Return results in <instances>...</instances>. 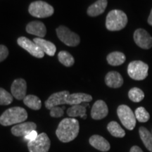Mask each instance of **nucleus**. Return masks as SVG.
<instances>
[{
	"label": "nucleus",
	"mask_w": 152,
	"mask_h": 152,
	"mask_svg": "<svg viewBox=\"0 0 152 152\" xmlns=\"http://www.w3.org/2000/svg\"><path fill=\"white\" fill-rule=\"evenodd\" d=\"M149 66L142 61H133L128 66V73L134 80H143L148 76Z\"/></svg>",
	"instance_id": "39448f33"
},
{
	"label": "nucleus",
	"mask_w": 152,
	"mask_h": 152,
	"mask_svg": "<svg viewBox=\"0 0 152 152\" xmlns=\"http://www.w3.org/2000/svg\"><path fill=\"white\" fill-rule=\"evenodd\" d=\"M147 21H148V23H149L151 26H152V9L151 10V12H150V14L149 16V18H148Z\"/></svg>",
	"instance_id": "72a5a7b5"
},
{
	"label": "nucleus",
	"mask_w": 152,
	"mask_h": 152,
	"mask_svg": "<svg viewBox=\"0 0 152 152\" xmlns=\"http://www.w3.org/2000/svg\"><path fill=\"white\" fill-rule=\"evenodd\" d=\"M64 109L59 106H54L50 109V115L53 118H60L64 115Z\"/></svg>",
	"instance_id": "c756f323"
},
{
	"label": "nucleus",
	"mask_w": 152,
	"mask_h": 152,
	"mask_svg": "<svg viewBox=\"0 0 152 152\" xmlns=\"http://www.w3.org/2000/svg\"><path fill=\"white\" fill-rule=\"evenodd\" d=\"M28 11L30 14L36 18H47L52 16L54 9L52 6L43 1H36L29 6Z\"/></svg>",
	"instance_id": "20e7f679"
},
{
	"label": "nucleus",
	"mask_w": 152,
	"mask_h": 152,
	"mask_svg": "<svg viewBox=\"0 0 152 152\" xmlns=\"http://www.w3.org/2000/svg\"><path fill=\"white\" fill-rule=\"evenodd\" d=\"M17 43L20 47L24 49L30 53L32 56L36 57V58H43L45 56V53L39 49L34 42L26 37H20L17 39Z\"/></svg>",
	"instance_id": "1a4fd4ad"
},
{
	"label": "nucleus",
	"mask_w": 152,
	"mask_h": 152,
	"mask_svg": "<svg viewBox=\"0 0 152 152\" xmlns=\"http://www.w3.org/2000/svg\"><path fill=\"white\" fill-rule=\"evenodd\" d=\"M58 58L61 64H62L66 67L72 66L75 63V59H74L73 56L66 51H61L58 53Z\"/></svg>",
	"instance_id": "a878e982"
},
{
	"label": "nucleus",
	"mask_w": 152,
	"mask_h": 152,
	"mask_svg": "<svg viewBox=\"0 0 152 152\" xmlns=\"http://www.w3.org/2000/svg\"><path fill=\"white\" fill-rule=\"evenodd\" d=\"M92 100V96L85 93H74L70 94L66 99V104L78 105L85 102H90Z\"/></svg>",
	"instance_id": "f3484780"
},
{
	"label": "nucleus",
	"mask_w": 152,
	"mask_h": 152,
	"mask_svg": "<svg viewBox=\"0 0 152 152\" xmlns=\"http://www.w3.org/2000/svg\"><path fill=\"white\" fill-rule=\"evenodd\" d=\"M89 142L93 147L101 151H108L111 148L109 142L103 137L94 134L90 138Z\"/></svg>",
	"instance_id": "a211bd4d"
},
{
	"label": "nucleus",
	"mask_w": 152,
	"mask_h": 152,
	"mask_svg": "<svg viewBox=\"0 0 152 152\" xmlns=\"http://www.w3.org/2000/svg\"><path fill=\"white\" fill-rule=\"evenodd\" d=\"M51 141L46 133L38 134L33 141L28 142V148L30 152H48L50 148Z\"/></svg>",
	"instance_id": "6e6552de"
},
{
	"label": "nucleus",
	"mask_w": 152,
	"mask_h": 152,
	"mask_svg": "<svg viewBox=\"0 0 152 152\" xmlns=\"http://www.w3.org/2000/svg\"><path fill=\"white\" fill-rule=\"evenodd\" d=\"M129 99L134 102H140L144 99V93L141 89L133 87L128 92Z\"/></svg>",
	"instance_id": "bb28decb"
},
{
	"label": "nucleus",
	"mask_w": 152,
	"mask_h": 152,
	"mask_svg": "<svg viewBox=\"0 0 152 152\" xmlns=\"http://www.w3.org/2000/svg\"><path fill=\"white\" fill-rule=\"evenodd\" d=\"M37 125L33 122H25L14 125L11 128V133L16 137H25L33 130H35Z\"/></svg>",
	"instance_id": "4468645a"
},
{
	"label": "nucleus",
	"mask_w": 152,
	"mask_h": 152,
	"mask_svg": "<svg viewBox=\"0 0 152 152\" xmlns=\"http://www.w3.org/2000/svg\"><path fill=\"white\" fill-rule=\"evenodd\" d=\"M38 136V134H37V132L36 130H33L31 131V132L28 133L27 135H26L24 137L25 139L26 140H28V141H33V140H35L36 138Z\"/></svg>",
	"instance_id": "2f4dec72"
},
{
	"label": "nucleus",
	"mask_w": 152,
	"mask_h": 152,
	"mask_svg": "<svg viewBox=\"0 0 152 152\" xmlns=\"http://www.w3.org/2000/svg\"><path fill=\"white\" fill-rule=\"evenodd\" d=\"M107 0H97L96 2L90 5L87 9V14L88 16L95 17L99 16L103 14L107 7Z\"/></svg>",
	"instance_id": "aec40b11"
},
{
	"label": "nucleus",
	"mask_w": 152,
	"mask_h": 152,
	"mask_svg": "<svg viewBox=\"0 0 152 152\" xmlns=\"http://www.w3.org/2000/svg\"><path fill=\"white\" fill-rule=\"evenodd\" d=\"M33 42L39 47V49L44 53L49 55V56H53L56 53V47L54 45V44L51 42L45 40L42 38L39 37L35 38L33 39Z\"/></svg>",
	"instance_id": "6ab92c4d"
},
{
	"label": "nucleus",
	"mask_w": 152,
	"mask_h": 152,
	"mask_svg": "<svg viewBox=\"0 0 152 152\" xmlns=\"http://www.w3.org/2000/svg\"><path fill=\"white\" fill-rule=\"evenodd\" d=\"M79 130L78 121L73 118H68L61 121L56 130V134L61 142L67 143L77 137Z\"/></svg>",
	"instance_id": "f257e3e1"
},
{
	"label": "nucleus",
	"mask_w": 152,
	"mask_h": 152,
	"mask_svg": "<svg viewBox=\"0 0 152 152\" xmlns=\"http://www.w3.org/2000/svg\"><path fill=\"white\" fill-rule=\"evenodd\" d=\"M11 94L18 100H23L27 92V83L24 79L18 78L13 82L11 87Z\"/></svg>",
	"instance_id": "9b49d317"
},
{
	"label": "nucleus",
	"mask_w": 152,
	"mask_h": 152,
	"mask_svg": "<svg viewBox=\"0 0 152 152\" xmlns=\"http://www.w3.org/2000/svg\"><path fill=\"white\" fill-rule=\"evenodd\" d=\"M26 32L28 33L37 36L39 38L46 35L47 28L45 24L40 21H32L26 26Z\"/></svg>",
	"instance_id": "2eb2a0df"
},
{
	"label": "nucleus",
	"mask_w": 152,
	"mask_h": 152,
	"mask_svg": "<svg viewBox=\"0 0 152 152\" xmlns=\"http://www.w3.org/2000/svg\"><path fill=\"white\" fill-rule=\"evenodd\" d=\"M23 102L25 105H26L28 108L33 110H39L42 107V102L39 97L35 95H27L24 98Z\"/></svg>",
	"instance_id": "b1692460"
},
{
	"label": "nucleus",
	"mask_w": 152,
	"mask_h": 152,
	"mask_svg": "<svg viewBox=\"0 0 152 152\" xmlns=\"http://www.w3.org/2000/svg\"><path fill=\"white\" fill-rule=\"evenodd\" d=\"M89 106V104H84V105H73L67 110V114L68 116L71 118L80 117L83 119L87 118L86 115V107Z\"/></svg>",
	"instance_id": "412c9836"
},
{
	"label": "nucleus",
	"mask_w": 152,
	"mask_h": 152,
	"mask_svg": "<svg viewBox=\"0 0 152 152\" xmlns=\"http://www.w3.org/2000/svg\"><path fill=\"white\" fill-rule=\"evenodd\" d=\"M56 31L60 40L67 46L76 47L80 42V38L79 35L72 32L66 26H60L56 28Z\"/></svg>",
	"instance_id": "0eeeda50"
},
{
	"label": "nucleus",
	"mask_w": 152,
	"mask_h": 152,
	"mask_svg": "<svg viewBox=\"0 0 152 152\" xmlns=\"http://www.w3.org/2000/svg\"><path fill=\"white\" fill-rule=\"evenodd\" d=\"M9 55V50L4 45H0V62L3 61L7 58Z\"/></svg>",
	"instance_id": "7c9ffc66"
},
{
	"label": "nucleus",
	"mask_w": 152,
	"mask_h": 152,
	"mask_svg": "<svg viewBox=\"0 0 152 152\" xmlns=\"http://www.w3.org/2000/svg\"><path fill=\"white\" fill-rule=\"evenodd\" d=\"M117 114L123 126L128 130H132L136 125V117L132 109L126 105L118 107Z\"/></svg>",
	"instance_id": "423d86ee"
},
{
	"label": "nucleus",
	"mask_w": 152,
	"mask_h": 152,
	"mask_svg": "<svg viewBox=\"0 0 152 152\" xmlns=\"http://www.w3.org/2000/svg\"><path fill=\"white\" fill-rule=\"evenodd\" d=\"M140 138L142 139V142L146 148L150 152H152V134L151 133L144 127H140L139 129Z\"/></svg>",
	"instance_id": "5701e85b"
},
{
	"label": "nucleus",
	"mask_w": 152,
	"mask_h": 152,
	"mask_svg": "<svg viewBox=\"0 0 152 152\" xmlns=\"http://www.w3.org/2000/svg\"><path fill=\"white\" fill-rule=\"evenodd\" d=\"M134 42L138 47L144 49H149L152 47V37L145 30L139 28L133 35Z\"/></svg>",
	"instance_id": "9d476101"
},
{
	"label": "nucleus",
	"mask_w": 152,
	"mask_h": 152,
	"mask_svg": "<svg viewBox=\"0 0 152 152\" xmlns=\"http://www.w3.org/2000/svg\"><path fill=\"white\" fill-rule=\"evenodd\" d=\"M107 130L112 136L115 137L122 138L124 137L125 135V130L115 121H111L108 124Z\"/></svg>",
	"instance_id": "393cba45"
},
{
	"label": "nucleus",
	"mask_w": 152,
	"mask_h": 152,
	"mask_svg": "<svg viewBox=\"0 0 152 152\" xmlns=\"http://www.w3.org/2000/svg\"><path fill=\"white\" fill-rule=\"evenodd\" d=\"M130 152H143V151L137 146H133L130 149Z\"/></svg>",
	"instance_id": "473e14b6"
},
{
	"label": "nucleus",
	"mask_w": 152,
	"mask_h": 152,
	"mask_svg": "<svg viewBox=\"0 0 152 152\" xmlns=\"http://www.w3.org/2000/svg\"><path fill=\"white\" fill-rule=\"evenodd\" d=\"M28 118V113L22 107L16 106L6 110L0 116V124L4 126L21 123Z\"/></svg>",
	"instance_id": "f03ea898"
},
{
	"label": "nucleus",
	"mask_w": 152,
	"mask_h": 152,
	"mask_svg": "<svg viewBox=\"0 0 152 152\" xmlns=\"http://www.w3.org/2000/svg\"><path fill=\"white\" fill-rule=\"evenodd\" d=\"M108 113H109V109L106 104L104 101L98 100L92 106L91 116L94 120H101L107 116Z\"/></svg>",
	"instance_id": "ddd939ff"
},
{
	"label": "nucleus",
	"mask_w": 152,
	"mask_h": 152,
	"mask_svg": "<svg viewBox=\"0 0 152 152\" xmlns=\"http://www.w3.org/2000/svg\"><path fill=\"white\" fill-rule=\"evenodd\" d=\"M69 94L70 93L68 91H62V92L54 93L45 102V106L47 109L50 110L54 106L66 104V99Z\"/></svg>",
	"instance_id": "f8f14e48"
},
{
	"label": "nucleus",
	"mask_w": 152,
	"mask_h": 152,
	"mask_svg": "<svg viewBox=\"0 0 152 152\" xmlns=\"http://www.w3.org/2000/svg\"><path fill=\"white\" fill-rule=\"evenodd\" d=\"M13 102V95L5 90L0 88V105H9Z\"/></svg>",
	"instance_id": "c85d7f7f"
},
{
	"label": "nucleus",
	"mask_w": 152,
	"mask_h": 152,
	"mask_svg": "<svg viewBox=\"0 0 152 152\" xmlns=\"http://www.w3.org/2000/svg\"><path fill=\"white\" fill-rule=\"evenodd\" d=\"M106 60H107L109 64L111 66H117L122 65L126 60V57L122 52H113L110 53L108 55L107 57H106Z\"/></svg>",
	"instance_id": "4be33fe9"
},
{
	"label": "nucleus",
	"mask_w": 152,
	"mask_h": 152,
	"mask_svg": "<svg viewBox=\"0 0 152 152\" xmlns=\"http://www.w3.org/2000/svg\"><path fill=\"white\" fill-rule=\"evenodd\" d=\"M135 117L139 122L146 123L150 118V115L144 107H139L135 111Z\"/></svg>",
	"instance_id": "cd10ccee"
},
{
	"label": "nucleus",
	"mask_w": 152,
	"mask_h": 152,
	"mask_svg": "<svg viewBox=\"0 0 152 152\" xmlns=\"http://www.w3.org/2000/svg\"><path fill=\"white\" fill-rule=\"evenodd\" d=\"M128 23V16L121 10H112L106 18V27L110 31H118Z\"/></svg>",
	"instance_id": "7ed1b4c3"
},
{
	"label": "nucleus",
	"mask_w": 152,
	"mask_h": 152,
	"mask_svg": "<svg viewBox=\"0 0 152 152\" xmlns=\"http://www.w3.org/2000/svg\"><path fill=\"white\" fill-rule=\"evenodd\" d=\"M105 83L111 88H119L123 84L122 75L117 71H110L105 77Z\"/></svg>",
	"instance_id": "dca6fc26"
}]
</instances>
